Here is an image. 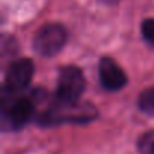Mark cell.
I'll return each instance as SVG.
<instances>
[{"label": "cell", "mask_w": 154, "mask_h": 154, "mask_svg": "<svg viewBox=\"0 0 154 154\" xmlns=\"http://www.w3.org/2000/svg\"><path fill=\"white\" fill-rule=\"evenodd\" d=\"M35 95H23L21 92L9 94L2 91L0 122L3 131H18L30 122L36 110Z\"/></svg>", "instance_id": "obj_1"}, {"label": "cell", "mask_w": 154, "mask_h": 154, "mask_svg": "<svg viewBox=\"0 0 154 154\" xmlns=\"http://www.w3.org/2000/svg\"><path fill=\"white\" fill-rule=\"evenodd\" d=\"M97 109L89 104V103H59L54 101L51 103L50 107H47L39 116L38 122L42 127H51V125H59L65 122H89L97 118Z\"/></svg>", "instance_id": "obj_2"}, {"label": "cell", "mask_w": 154, "mask_h": 154, "mask_svg": "<svg viewBox=\"0 0 154 154\" xmlns=\"http://www.w3.org/2000/svg\"><path fill=\"white\" fill-rule=\"evenodd\" d=\"M86 89V80L82 69L75 65H65L59 69L57 86L54 91V101L59 103H79Z\"/></svg>", "instance_id": "obj_3"}, {"label": "cell", "mask_w": 154, "mask_h": 154, "mask_svg": "<svg viewBox=\"0 0 154 154\" xmlns=\"http://www.w3.org/2000/svg\"><path fill=\"white\" fill-rule=\"evenodd\" d=\"M68 32L59 23L44 24L33 38V50L44 57L56 56L66 44Z\"/></svg>", "instance_id": "obj_4"}, {"label": "cell", "mask_w": 154, "mask_h": 154, "mask_svg": "<svg viewBox=\"0 0 154 154\" xmlns=\"http://www.w3.org/2000/svg\"><path fill=\"white\" fill-rule=\"evenodd\" d=\"M33 72H35V65H33L32 59L23 57V59L12 60L5 72L2 91L9 92V94L23 92L32 82Z\"/></svg>", "instance_id": "obj_5"}, {"label": "cell", "mask_w": 154, "mask_h": 154, "mask_svg": "<svg viewBox=\"0 0 154 154\" xmlns=\"http://www.w3.org/2000/svg\"><path fill=\"white\" fill-rule=\"evenodd\" d=\"M98 79L106 91L115 92L127 85V74L115 62V59L104 56L98 62Z\"/></svg>", "instance_id": "obj_6"}, {"label": "cell", "mask_w": 154, "mask_h": 154, "mask_svg": "<svg viewBox=\"0 0 154 154\" xmlns=\"http://www.w3.org/2000/svg\"><path fill=\"white\" fill-rule=\"evenodd\" d=\"M137 106L142 112H145L148 115H154V86L140 92V95L137 98Z\"/></svg>", "instance_id": "obj_7"}, {"label": "cell", "mask_w": 154, "mask_h": 154, "mask_svg": "<svg viewBox=\"0 0 154 154\" xmlns=\"http://www.w3.org/2000/svg\"><path fill=\"white\" fill-rule=\"evenodd\" d=\"M139 154H154V130L143 133L137 140Z\"/></svg>", "instance_id": "obj_8"}, {"label": "cell", "mask_w": 154, "mask_h": 154, "mask_svg": "<svg viewBox=\"0 0 154 154\" xmlns=\"http://www.w3.org/2000/svg\"><path fill=\"white\" fill-rule=\"evenodd\" d=\"M140 32H142V38L154 47V18H146L142 21L140 26Z\"/></svg>", "instance_id": "obj_9"}, {"label": "cell", "mask_w": 154, "mask_h": 154, "mask_svg": "<svg viewBox=\"0 0 154 154\" xmlns=\"http://www.w3.org/2000/svg\"><path fill=\"white\" fill-rule=\"evenodd\" d=\"M101 3H104V5H116L119 0H100Z\"/></svg>", "instance_id": "obj_10"}]
</instances>
